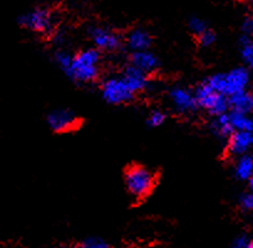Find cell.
<instances>
[{
    "label": "cell",
    "mask_w": 253,
    "mask_h": 248,
    "mask_svg": "<svg viewBox=\"0 0 253 248\" xmlns=\"http://www.w3.org/2000/svg\"><path fill=\"white\" fill-rule=\"evenodd\" d=\"M232 248H253V241L248 236L240 235L233 240Z\"/></svg>",
    "instance_id": "25"
},
{
    "label": "cell",
    "mask_w": 253,
    "mask_h": 248,
    "mask_svg": "<svg viewBox=\"0 0 253 248\" xmlns=\"http://www.w3.org/2000/svg\"><path fill=\"white\" fill-rule=\"evenodd\" d=\"M129 65L142 71L143 74L150 76L159 70L160 60L150 50L137 51V52L130 53Z\"/></svg>",
    "instance_id": "9"
},
{
    "label": "cell",
    "mask_w": 253,
    "mask_h": 248,
    "mask_svg": "<svg viewBox=\"0 0 253 248\" xmlns=\"http://www.w3.org/2000/svg\"><path fill=\"white\" fill-rule=\"evenodd\" d=\"M204 83L212 89L213 92L218 94L226 96V83H225V74H213L206 77L204 80Z\"/></svg>",
    "instance_id": "20"
},
{
    "label": "cell",
    "mask_w": 253,
    "mask_h": 248,
    "mask_svg": "<svg viewBox=\"0 0 253 248\" xmlns=\"http://www.w3.org/2000/svg\"><path fill=\"white\" fill-rule=\"evenodd\" d=\"M80 248H112L104 240L98 237H88L82 241Z\"/></svg>",
    "instance_id": "24"
},
{
    "label": "cell",
    "mask_w": 253,
    "mask_h": 248,
    "mask_svg": "<svg viewBox=\"0 0 253 248\" xmlns=\"http://www.w3.org/2000/svg\"><path fill=\"white\" fill-rule=\"evenodd\" d=\"M196 40H198V45L200 46V47L203 48L211 47V46L216 42V34L213 33V30L209 29V30H206L205 33L201 34L200 36H198Z\"/></svg>",
    "instance_id": "23"
},
{
    "label": "cell",
    "mask_w": 253,
    "mask_h": 248,
    "mask_svg": "<svg viewBox=\"0 0 253 248\" xmlns=\"http://www.w3.org/2000/svg\"><path fill=\"white\" fill-rule=\"evenodd\" d=\"M101 94L102 98L112 106H122V104L129 103L135 97V94L133 93L121 75L103 80L101 83Z\"/></svg>",
    "instance_id": "5"
},
{
    "label": "cell",
    "mask_w": 253,
    "mask_h": 248,
    "mask_svg": "<svg viewBox=\"0 0 253 248\" xmlns=\"http://www.w3.org/2000/svg\"><path fill=\"white\" fill-rule=\"evenodd\" d=\"M121 76L123 77L124 81L126 82V84L129 86V88L132 89L133 93H134L135 96L142 93V92L147 91V88L149 87V83H150L149 76L143 74L142 71L137 70L135 67L130 66V65L124 67Z\"/></svg>",
    "instance_id": "11"
},
{
    "label": "cell",
    "mask_w": 253,
    "mask_h": 248,
    "mask_svg": "<svg viewBox=\"0 0 253 248\" xmlns=\"http://www.w3.org/2000/svg\"><path fill=\"white\" fill-rule=\"evenodd\" d=\"M89 40L99 52H116L122 47L123 39L118 33L102 25H91L87 29Z\"/></svg>",
    "instance_id": "6"
},
{
    "label": "cell",
    "mask_w": 253,
    "mask_h": 248,
    "mask_svg": "<svg viewBox=\"0 0 253 248\" xmlns=\"http://www.w3.org/2000/svg\"><path fill=\"white\" fill-rule=\"evenodd\" d=\"M157 184V175L149 167L140 164L130 165L124 172L126 193L134 200H143L152 194Z\"/></svg>",
    "instance_id": "2"
},
{
    "label": "cell",
    "mask_w": 253,
    "mask_h": 248,
    "mask_svg": "<svg viewBox=\"0 0 253 248\" xmlns=\"http://www.w3.org/2000/svg\"><path fill=\"white\" fill-rule=\"evenodd\" d=\"M228 106L232 112H238V113L250 114L253 111V94L248 92L247 89L238 93L232 94L227 97Z\"/></svg>",
    "instance_id": "14"
},
{
    "label": "cell",
    "mask_w": 253,
    "mask_h": 248,
    "mask_svg": "<svg viewBox=\"0 0 253 248\" xmlns=\"http://www.w3.org/2000/svg\"><path fill=\"white\" fill-rule=\"evenodd\" d=\"M253 175V158L251 155L245 154L238 157L235 164V176L238 180H248Z\"/></svg>",
    "instance_id": "17"
},
{
    "label": "cell",
    "mask_w": 253,
    "mask_h": 248,
    "mask_svg": "<svg viewBox=\"0 0 253 248\" xmlns=\"http://www.w3.org/2000/svg\"><path fill=\"white\" fill-rule=\"evenodd\" d=\"M247 181H248V185H250V188L252 189V191H253V175L247 180Z\"/></svg>",
    "instance_id": "28"
},
{
    "label": "cell",
    "mask_w": 253,
    "mask_h": 248,
    "mask_svg": "<svg viewBox=\"0 0 253 248\" xmlns=\"http://www.w3.org/2000/svg\"><path fill=\"white\" fill-rule=\"evenodd\" d=\"M241 30L243 35L251 36L253 35V16H246L241 24Z\"/></svg>",
    "instance_id": "27"
},
{
    "label": "cell",
    "mask_w": 253,
    "mask_h": 248,
    "mask_svg": "<svg viewBox=\"0 0 253 248\" xmlns=\"http://www.w3.org/2000/svg\"><path fill=\"white\" fill-rule=\"evenodd\" d=\"M47 125L55 133H67L76 130L81 124V118L74 111L67 108H56L47 114Z\"/></svg>",
    "instance_id": "7"
},
{
    "label": "cell",
    "mask_w": 253,
    "mask_h": 248,
    "mask_svg": "<svg viewBox=\"0 0 253 248\" xmlns=\"http://www.w3.org/2000/svg\"><path fill=\"white\" fill-rule=\"evenodd\" d=\"M18 23L23 28L41 35H50L56 26V15L47 6H38L21 14Z\"/></svg>",
    "instance_id": "3"
},
{
    "label": "cell",
    "mask_w": 253,
    "mask_h": 248,
    "mask_svg": "<svg viewBox=\"0 0 253 248\" xmlns=\"http://www.w3.org/2000/svg\"><path fill=\"white\" fill-rule=\"evenodd\" d=\"M168 97L172 109L181 116L195 113L199 109L194 91L185 86H172L168 92Z\"/></svg>",
    "instance_id": "8"
},
{
    "label": "cell",
    "mask_w": 253,
    "mask_h": 248,
    "mask_svg": "<svg viewBox=\"0 0 253 248\" xmlns=\"http://www.w3.org/2000/svg\"><path fill=\"white\" fill-rule=\"evenodd\" d=\"M167 121V114L162 109H154L147 117V124L150 128H159Z\"/></svg>",
    "instance_id": "22"
},
{
    "label": "cell",
    "mask_w": 253,
    "mask_h": 248,
    "mask_svg": "<svg viewBox=\"0 0 253 248\" xmlns=\"http://www.w3.org/2000/svg\"><path fill=\"white\" fill-rule=\"evenodd\" d=\"M187 28H189V31L193 35H195L196 38L198 36H200L201 34L205 33L206 30H209V25L208 23L205 21V19L200 18V16H191V18L189 19V21H187Z\"/></svg>",
    "instance_id": "21"
},
{
    "label": "cell",
    "mask_w": 253,
    "mask_h": 248,
    "mask_svg": "<svg viewBox=\"0 0 253 248\" xmlns=\"http://www.w3.org/2000/svg\"><path fill=\"white\" fill-rule=\"evenodd\" d=\"M101 74V52L94 47L84 48L74 55L69 77L77 84H89Z\"/></svg>",
    "instance_id": "1"
},
{
    "label": "cell",
    "mask_w": 253,
    "mask_h": 248,
    "mask_svg": "<svg viewBox=\"0 0 253 248\" xmlns=\"http://www.w3.org/2000/svg\"><path fill=\"white\" fill-rule=\"evenodd\" d=\"M238 46L243 64L250 69H253V39L251 36L242 35L238 41Z\"/></svg>",
    "instance_id": "18"
},
{
    "label": "cell",
    "mask_w": 253,
    "mask_h": 248,
    "mask_svg": "<svg viewBox=\"0 0 253 248\" xmlns=\"http://www.w3.org/2000/svg\"><path fill=\"white\" fill-rule=\"evenodd\" d=\"M194 96H195L199 109H204L210 116L218 117L230 112L227 97L213 92L204 82H200L195 87Z\"/></svg>",
    "instance_id": "4"
},
{
    "label": "cell",
    "mask_w": 253,
    "mask_h": 248,
    "mask_svg": "<svg viewBox=\"0 0 253 248\" xmlns=\"http://www.w3.org/2000/svg\"><path fill=\"white\" fill-rule=\"evenodd\" d=\"M253 145V133L235 132L228 138L227 150L233 157H242Z\"/></svg>",
    "instance_id": "13"
},
{
    "label": "cell",
    "mask_w": 253,
    "mask_h": 248,
    "mask_svg": "<svg viewBox=\"0 0 253 248\" xmlns=\"http://www.w3.org/2000/svg\"><path fill=\"white\" fill-rule=\"evenodd\" d=\"M231 125L235 132H250L253 133V118L248 114L238 113V112H228Z\"/></svg>",
    "instance_id": "16"
},
{
    "label": "cell",
    "mask_w": 253,
    "mask_h": 248,
    "mask_svg": "<svg viewBox=\"0 0 253 248\" xmlns=\"http://www.w3.org/2000/svg\"><path fill=\"white\" fill-rule=\"evenodd\" d=\"M226 97L246 91L250 83V72L246 67H236L225 74Z\"/></svg>",
    "instance_id": "10"
},
{
    "label": "cell",
    "mask_w": 253,
    "mask_h": 248,
    "mask_svg": "<svg viewBox=\"0 0 253 248\" xmlns=\"http://www.w3.org/2000/svg\"><path fill=\"white\" fill-rule=\"evenodd\" d=\"M209 129L216 138H221V139H228L235 133L232 125H231L228 113L213 117L212 121L209 123Z\"/></svg>",
    "instance_id": "15"
},
{
    "label": "cell",
    "mask_w": 253,
    "mask_h": 248,
    "mask_svg": "<svg viewBox=\"0 0 253 248\" xmlns=\"http://www.w3.org/2000/svg\"><path fill=\"white\" fill-rule=\"evenodd\" d=\"M72 60H74V55L66 51L65 48H57L53 53V61L57 65L58 69L63 72V74L69 75L70 70H71Z\"/></svg>",
    "instance_id": "19"
},
{
    "label": "cell",
    "mask_w": 253,
    "mask_h": 248,
    "mask_svg": "<svg viewBox=\"0 0 253 248\" xmlns=\"http://www.w3.org/2000/svg\"><path fill=\"white\" fill-rule=\"evenodd\" d=\"M126 43L132 52L149 50L153 43V38L148 30L143 28H134L126 34Z\"/></svg>",
    "instance_id": "12"
},
{
    "label": "cell",
    "mask_w": 253,
    "mask_h": 248,
    "mask_svg": "<svg viewBox=\"0 0 253 248\" xmlns=\"http://www.w3.org/2000/svg\"><path fill=\"white\" fill-rule=\"evenodd\" d=\"M252 6H253V3H252Z\"/></svg>",
    "instance_id": "29"
},
{
    "label": "cell",
    "mask_w": 253,
    "mask_h": 248,
    "mask_svg": "<svg viewBox=\"0 0 253 248\" xmlns=\"http://www.w3.org/2000/svg\"><path fill=\"white\" fill-rule=\"evenodd\" d=\"M238 201H240L241 207L247 211H253V191L242 194Z\"/></svg>",
    "instance_id": "26"
}]
</instances>
